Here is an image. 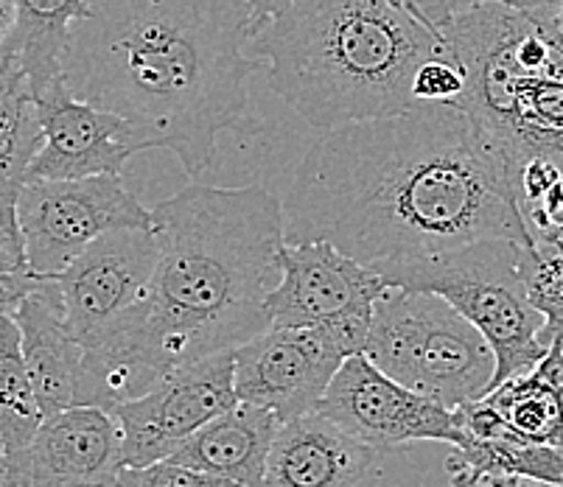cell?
I'll return each instance as SVG.
<instances>
[{
	"mask_svg": "<svg viewBox=\"0 0 563 487\" xmlns=\"http://www.w3.org/2000/svg\"><path fill=\"white\" fill-rule=\"evenodd\" d=\"M365 356L384 376L449 409L479 401L496 358L483 333L440 295L387 286L373 302Z\"/></svg>",
	"mask_w": 563,
	"mask_h": 487,
	"instance_id": "obj_7",
	"label": "cell"
},
{
	"mask_svg": "<svg viewBox=\"0 0 563 487\" xmlns=\"http://www.w3.org/2000/svg\"><path fill=\"white\" fill-rule=\"evenodd\" d=\"M157 264L152 228H118L90 241L54 278L81 347L93 345L143 300Z\"/></svg>",
	"mask_w": 563,
	"mask_h": 487,
	"instance_id": "obj_13",
	"label": "cell"
},
{
	"mask_svg": "<svg viewBox=\"0 0 563 487\" xmlns=\"http://www.w3.org/2000/svg\"><path fill=\"white\" fill-rule=\"evenodd\" d=\"M18 228L29 272L37 280H54L99 235L152 228V210L137 202L121 174L25 179L18 193Z\"/></svg>",
	"mask_w": 563,
	"mask_h": 487,
	"instance_id": "obj_8",
	"label": "cell"
},
{
	"mask_svg": "<svg viewBox=\"0 0 563 487\" xmlns=\"http://www.w3.org/2000/svg\"><path fill=\"white\" fill-rule=\"evenodd\" d=\"M347 353L325 325L266 328L233 347L235 398L269 409L284 423L314 412Z\"/></svg>",
	"mask_w": 563,
	"mask_h": 487,
	"instance_id": "obj_11",
	"label": "cell"
},
{
	"mask_svg": "<svg viewBox=\"0 0 563 487\" xmlns=\"http://www.w3.org/2000/svg\"><path fill=\"white\" fill-rule=\"evenodd\" d=\"M235 403L233 351L174 367L155 387L110 409L121 429L124 465L141 468L168 460L208 420Z\"/></svg>",
	"mask_w": 563,
	"mask_h": 487,
	"instance_id": "obj_9",
	"label": "cell"
},
{
	"mask_svg": "<svg viewBox=\"0 0 563 487\" xmlns=\"http://www.w3.org/2000/svg\"><path fill=\"white\" fill-rule=\"evenodd\" d=\"M552 347L563 356V325H558L555 331H552Z\"/></svg>",
	"mask_w": 563,
	"mask_h": 487,
	"instance_id": "obj_31",
	"label": "cell"
},
{
	"mask_svg": "<svg viewBox=\"0 0 563 487\" xmlns=\"http://www.w3.org/2000/svg\"><path fill=\"white\" fill-rule=\"evenodd\" d=\"M530 244L479 239L423 258L378 261L371 269L384 286L440 295L477 328L496 358L494 389L496 384L530 373L552 347L547 317L530 300Z\"/></svg>",
	"mask_w": 563,
	"mask_h": 487,
	"instance_id": "obj_6",
	"label": "cell"
},
{
	"mask_svg": "<svg viewBox=\"0 0 563 487\" xmlns=\"http://www.w3.org/2000/svg\"><path fill=\"white\" fill-rule=\"evenodd\" d=\"M20 328L25 367L32 376L43 418L76 403L81 342L74 333L54 280H34L12 311Z\"/></svg>",
	"mask_w": 563,
	"mask_h": 487,
	"instance_id": "obj_17",
	"label": "cell"
},
{
	"mask_svg": "<svg viewBox=\"0 0 563 487\" xmlns=\"http://www.w3.org/2000/svg\"><path fill=\"white\" fill-rule=\"evenodd\" d=\"M284 239L371 266L479 239L532 241L501 155L452 101L322 130L280 199Z\"/></svg>",
	"mask_w": 563,
	"mask_h": 487,
	"instance_id": "obj_1",
	"label": "cell"
},
{
	"mask_svg": "<svg viewBox=\"0 0 563 487\" xmlns=\"http://www.w3.org/2000/svg\"><path fill=\"white\" fill-rule=\"evenodd\" d=\"M387 289L371 266L340 253L329 241H284L280 280L266 295L269 328H314L373 302Z\"/></svg>",
	"mask_w": 563,
	"mask_h": 487,
	"instance_id": "obj_14",
	"label": "cell"
},
{
	"mask_svg": "<svg viewBox=\"0 0 563 487\" xmlns=\"http://www.w3.org/2000/svg\"><path fill=\"white\" fill-rule=\"evenodd\" d=\"M536 367H539V370L544 373L547 381L552 384V389H555L558 395V403H561V449H563V356L555 351V347H550V353H547Z\"/></svg>",
	"mask_w": 563,
	"mask_h": 487,
	"instance_id": "obj_25",
	"label": "cell"
},
{
	"mask_svg": "<svg viewBox=\"0 0 563 487\" xmlns=\"http://www.w3.org/2000/svg\"><path fill=\"white\" fill-rule=\"evenodd\" d=\"M37 115V155L25 168V179H85L96 174H121L137 155L132 126L90 101L79 99L65 74L29 81Z\"/></svg>",
	"mask_w": 563,
	"mask_h": 487,
	"instance_id": "obj_12",
	"label": "cell"
},
{
	"mask_svg": "<svg viewBox=\"0 0 563 487\" xmlns=\"http://www.w3.org/2000/svg\"><path fill=\"white\" fill-rule=\"evenodd\" d=\"M0 311H7V314H12V302L7 300V297H0Z\"/></svg>",
	"mask_w": 563,
	"mask_h": 487,
	"instance_id": "obj_33",
	"label": "cell"
},
{
	"mask_svg": "<svg viewBox=\"0 0 563 487\" xmlns=\"http://www.w3.org/2000/svg\"><path fill=\"white\" fill-rule=\"evenodd\" d=\"M429 23L440 25L452 20L454 14L465 12V9L477 7V3H488V0H409ZM499 3H508L516 9H532V12H552L555 9V0H499Z\"/></svg>",
	"mask_w": 563,
	"mask_h": 487,
	"instance_id": "obj_24",
	"label": "cell"
},
{
	"mask_svg": "<svg viewBox=\"0 0 563 487\" xmlns=\"http://www.w3.org/2000/svg\"><path fill=\"white\" fill-rule=\"evenodd\" d=\"M378 456L382 451L314 409L278 425L261 487H360Z\"/></svg>",
	"mask_w": 563,
	"mask_h": 487,
	"instance_id": "obj_16",
	"label": "cell"
},
{
	"mask_svg": "<svg viewBox=\"0 0 563 487\" xmlns=\"http://www.w3.org/2000/svg\"><path fill=\"white\" fill-rule=\"evenodd\" d=\"M544 487H563V485H544Z\"/></svg>",
	"mask_w": 563,
	"mask_h": 487,
	"instance_id": "obj_34",
	"label": "cell"
},
{
	"mask_svg": "<svg viewBox=\"0 0 563 487\" xmlns=\"http://www.w3.org/2000/svg\"><path fill=\"white\" fill-rule=\"evenodd\" d=\"M449 45V43H446ZM465 76L452 51L443 56H434L429 63H423L415 74L412 81V99L415 104H434V101H457L463 93Z\"/></svg>",
	"mask_w": 563,
	"mask_h": 487,
	"instance_id": "obj_23",
	"label": "cell"
},
{
	"mask_svg": "<svg viewBox=\"0 0 563 487\" xmlns=\"http://www.w3.org/2000/svg\"><path fill=\"white\" fill-rule=\"evenodd\" d=\"M43 420V409L25 367L20 328L12 314L0 311V451L9 456L23 454Z\"/></svg>",
	"mask_w": 563,
	"mask_h": 487,
	"instance_id": "obj_20",
	"label": "cell"
},
{
	"mask_svg": "<svg viewBox=\"0 0 563 487\" xmlns=\"http://www.w3.org/2000/svg\"><path fill=\"white\" fill-rule=\"evenodd\" d=\"M63 70L79 99L124 118L137 152L168 148L197 179L222 132L239 130L258 20L247 0H87Z\"/></svg>",
	"mask_w": 563,
	"mask_h": 487,
	"instance_id": "obj_3",
	"label": "cell"
},
{
	"mask_svg": "<svg viewBox=\"0 0 563 487\" xmlns=\"http://www.w3.org/2000/svg\"><path fill=\"white\" fill-rule=\"evenodd\" d=\"M107 487H235V485H230L228 479H219V476L186 468V465L174 463V460H161V463L141 465V468L124 465Z\"/></svg>",
	"mask_w": 563,
	"mask_h": 487,
	"instance_id": "obj_22",
	"label": "cell"
},
{
	"mask_svg": "<svg viewBox=\"0 0 563 487\" xmlns=\"http://www.w3.org/2000/svg\"><path fill=\"white\" fill-rule=\"evenodd\" d=\"M14 23H18V9H14V0H0V54H3V48H7L9 37H12Z\"/></svg>",
	"mask_w": 563,
	"mask_h": 487,
	"instance_id": "obj_28",
	"label": "cell"
},
{
	"mask_svg": "<svg viewBox=\"0 0 563 487\" xmlns=\"http://www.w3.org/2000/svg\"><path fill=\"white\" fill-rule=\"evenodd\" d=\"M0 487H29V476L20 460L0 451Z\"/></svg>",
	"mask_w": 563,
	"mask_h": 487,
	"instance_id": "obj_27",
	"label": "cell"
},
{
	"mask_svg": "<svg viewBox=\"0 0 563 487\" xmlns=\"http://www.w3.org/2000/svg\"><path fill=\"white\" fill-rule=\"evenodd\" d=\"M317 412L382 454L418 440L449 445L463 440L457 409L443 407L427 395L393 381L365 353L347 356L340 364L317 403Z\"/></svg>",
	"mask_w": 563,
	"mask_h": 487,
	"instance_id": "obj_10",
	"label": "cell"
},
{
	"mask_svg": "<svg viewBox=\"0 0 563 487\" xmlns=\"http://www.w3.org/2000/svg\"><path fill=\"white\" fill-rule=\"evenodd\" d=\"M483 401L514 429L519 438L561 449V403L539 367L496 384Z\"/></svg>",
	"mask_w": 563,
	"mask_h": 487,
	"instance_id": "obj_21",
	"label": "cell"
},
{
	"mask_svg": "<svg viewBox=\"0 0 563 487\" xmlns=\"http://www.w3.org/2000/svg\"><path fill=\"white\" fill-rule=\"evenodd\" d=\"M20 460L29 487H107L124 468L121 429L110 409L74 403L40 423Z\"/></svg>",
	"mask_w": 563,
	"mask_h": 487,
	"instance_id": "obj_15",
	"label": "cell"
},
{
	"mask_svg": "<svg viewBox=\"0 0 563 487\" xmlns=\"http://www.w3.org/2000/svg\"><path fill=\"white\" fill-rule=\"evenodd\" d=\"M14 9L18 23L3 54L18 59L29 81L65 74L70 32L90 14L87 0H14Z\"/></svg>",
	"mask_w": 563,
	"mask_h": 487,
	"instance_id": "obj_19",
	"label": "cell"
},
{
	"mask_svg": "<svg viewBox=\"0 0 563 487\" xmlns=\"http://www.w3.org/2000/svg\"><path fill=\"white\" fill-rule=\"evenodd\" d=\"M250 45L275 93L320 132L415 107L418 68L449 54L409 0H291Z\"/></svg>",
	"mask_w": 563,
	"mask_h": 487,
	"instance_id": "obj_4",
	"label": "cell"
},
{
	"mask_svg": "<svg viewBox=\"0 0 563 487\" xmlns=\"http://www.w3.org/2000/svg\"><path fill=\"white\" fill-rule=\"evenodd\" d=\"M552 14H555L558 25H561V32H563V0H555V9H552Z\"/></svg>",
	"mask_w": 563,
	"mask_h": 487,
	"instance_id": "obj_32",
	"label": "cell"
},
{
	"mask_svg": "<svg viewBox=\"0 0 563 487\" xmlns=\"http://www.w3.org/2000/svg\"><path fill=\"white\" fill-rule=\"evenodd\" d=\"M289 3H291V0H247V7L253 9L258 25L264 23V20H269V18H275V14L284 12Z\"/></svg>",
	"mask_w": 563,
	"mask_h": 487,
	"instance_id": "obj_29",
	"label": "cell"
},
{
	"mask_svg": "<svg viewBox=\"0 0 563 487\" xmlns=\"http://www.w3.org/2000/svg\"><path fill=\"white\" fill-rule=\"evenodd\" d=\"M280 420L269 409L235 403L194 432L168 460L228 479L235 487H261L266 454Z\"/></svg>",
	"mask_w": 563,
	"mask_h": 487,
	"instance_id": "obj_18",
	"label": "cell"
},
{
	"mask_svg": "<svg viewBox=\"0 0 563 487\" xmlns=\"http://www.w3.org/2000/svg\"><path fill=\"white\" fill-rule=\"evenodd\" d=\"M25 272H29V266H25L23 244L0 235V275H25Z\"/></svg>",
	"mask_w": 563,
	"mask_h": 487,
	"instance_id": "obj_26",
	"label": "cell"
},
{
	"mask_svg": "<svg viewBox=\"0 0 563 487\" xmlns=\"http://www.w3.org/2000/svg\"><path fill=\"white\" fill-rule=\"evenodd\" d=\"M463 68L465 115L508 174L525 161L563 168V32L552 12L477 3L440 25Z\"/></svg>",
	"mask_w": 563,
	"mask_h": 487,
	"instance_id": "obj_5",
	"label": "cell"
},
{
	"mask_svg": "<svg viewBox=\"0 0 563 487\" xmlns=\"http://www.w3.org/2000/svg\"><path fill=\"white\" fill-rule=\"evenodd\" d=\"M157 264L135 309L81 347L76 403L112 409L188 362L233 351L269 328L284 210L264 186H188L152 208Z\"/></svg>",
	"mask_w": 563,
	"mask_h": 487,
	"instance_id": "obj_2",
	"label": "cell"
},
{
	"mask_svg": "<svg viewBox=\"0 0 563 487\" xmlns=\"http://www.w3.org/2000/svg\"><path fill=\"white\" fill-rule=\"evenodd\" d=\"M471 487H544L541 482H530V479H516V476H510V479H485V482H477V485Z\"/></svg>",
	"mask_w": 563,
	"mask_h": 487,
	"instance_id": "obj_30",
	"label": "cell"
}]
</instances>
